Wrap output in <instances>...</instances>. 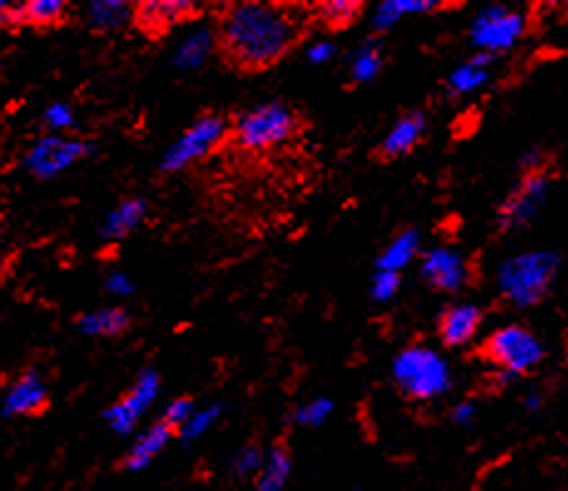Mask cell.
<instances>
[{
    "label": "cell",
    "instance_id": "obj_14",
    "mask_svg": "<svg viewBox=\"0 0 568 491\" xmlns=\"http://www.w3.org/2000/svg\"><path fill=\"white\" fill-rule=\"evenodd\" d=\"M363 13V0H325V3L311 6V23L313 28L328 30V33H341V30L353 28Z\"/></svg>",
    "mask_w": 568,
    "mask_h": 491
},
{
    "label": "cell",
    "instance_id": "obj_8",
    "mask_svg": "<svg viewBox=\"0 0 568 491\" xmlns=\"http://www.w3.org/2000/svg\"><path fill=\"white\" fill-rule=\"evenodd\" d=\"M6 417H40L50 410L48 380L38 368H26L8 385L0 405Z\"/></svg>",
    "mask_w": 568,
    "mask_h": 491
},
{
    "label": "cell",
    "instance_id": "obj_11",
    "mask_svg": "<svg viewBox=\"0 0 568 491\" xmlns=\"http://www.w3.org/2000/svg\"><path fill=\"white\" fill-rule=\"evenodd\" d=\"M154 392H156V378L154 372H142L140 380L134 382V388L122 395L118 402H114L104 417H108V422L112 424V430L118 432H130L134 422L140 420V415L144 412V407L154 400Z\"/></svg>",
    "mask_w": 568,
    "mask_h": 491
},
{
    "label": "cell",
    "instance_id": "obj_6",
    "mask_svg": "<svg viewBox=\"0 0 568 491\" xmlns=\"http://www.w3.org/2000/svg\"><path fill=\"white\" fill-rule=\"evenodd\" d=\"M204 16V8L189 0H142L132 3V25L146 40H164L174 28L194 23Z\"/></svg>",
    "mask_w": 568,
    "mask_h": 491
},
{
    "label": "cell",
    "instance_id": "obj_1",
    "mask_svg": "<svg viewBox=\"0 0 568 491\" xmlns=\"http://www.w3.org/2000/svg\"><path fill=\"white\" fill-rule=\"evenodd\" d=\"M311 30V6L244 0L214 10V50L239 75H261L281 65Z\"/></svg>",
    "mask_w": 568,
    "mask_h": 491
},
{
    "label": "cell",
    "instance_id": "obj_20",
    "mask_svg": "<svg viewBox=\"0 0 568 491\" xmlns=\"http://www.w3.org/2000/svg\"><path fill=\"white\" fill-rule=\"evenodd\" d=\"M192 412H194V397L192 395H184V397H176V400L166 407V412H164V417H162V424L166 427V430H170L174 437H179L182 434V430H184V424H186V420L189 417H192Z\"/></svg>",
    "mask_w": 568,
    "mask_h": 491
},
{
    "label": "cell",
    "instance_id": "obj_13",
    "mask_svg": "<svg viewBox=\"0 0 568 491\" xmlns=\"http://www.w3.org/2000/svg\"><path fill=\"white\" fill-rule=\"evenodd\" d=\"M467 268L469 266L465 260L452 254V250L437 248V250H429L425 256L423 276L435 290H457L469 280Z\"/></svg>",
    "mask_w": 568,
    "mask_h": 491
},
{
    "label": "cell",
    "instance_id": "obj_5",
    "mask_svg": "<svg viewBox=\"0 0 568 491\" xmlns=\"http://www.w3.org/2000/svg\"><path fill=\"white\" fill-rule=\"evenodd\" d=\"M226 124H229V117H224V114H219V112L202 114V117H199L192 127L184 132V137L179 140L176 147L164 156L162 172L184 170L186 164L221 152V142H224Z\"/></svg>",
    "mask_w": 568,
    "mask_h": 491
},
{
    "label": "cell",
    "instance_id": "obj_22",
    "mask_svg": "<svg viewBox=\"0 0 568 491\" xmlns=\"http://www.w3.org/2000/svg\"><path fill=\"white\" fill-rule=\"evenodd\" d=\"M390 8H399V10H435V8H442V3H435V0H429V3H390Z\"/></svg>",
    "mask_w": 568,
    "mask_h": 491
},
{
    "label": "cell",
    "instance_id": "obj_15",
    "mask_svg": "<svg viewBox=\"0 0 568 491\" xmlns=\"http://www.w3.org/2000/svg\"><path fill=\"white\" fill-rule=\"evenodd\" d=\"M75 326L92 338H122L132 328V316L124 308H98L78 316Z\"/></svg>",
    "mask_w": 568,
    "mask_h": 491
},
{
    "label": "cell",
    "instance_id": "obj_3",
    "mask_svg": "<svg viewBox=\"0 0 568 491\" xmlns=\"http://www.w3.org/2000/svg\"><path fill=\"white\" fill-rule=\"evenodd\" d=\"M475 358L494 365L501 372L529 375L541 365L544 348L541 340L529 328L514 323V326H504L489 333L475 348Z\"/></svg>",
    "mask_w": 568,
    "mask_h": 491
},
{
    "label": "cell",
    "instance_id": "obj_19",
    "mask_svg": "<svg viewBox=\"0 0 568 491\" xmlns=\"http://www.w3.org/2000/svg\"><path fill=\"white\" fill-rule=\"evenodd\" d=\"M144 204L142 202H124L110 214L108 224H104V236L108 238H122L128 236L132 228L142 222Z\"/></svg>",
    "mask_w": 568,
    "mask_h": 491
},
{
    "label": "cell",
    "instance_id": "obj_21",
    "mask_svg": "<svg viewBox=\"0 0 568 491\" xmlns=\"http://www.w3.org/2000/svg\"><path fill=\"white\" fill-rule=\"evenodd\" d=\"M43 122L52 132H68L72 130V124H75V117H72V110L68 104L60 102V104H50L43 114Z\"/></svg>",
    "mask_w": 568,
    "mask_h": 491
},
{
    "label": "cell",
    "instance_id": "obj_18",
    "mask_svg": "<svg viewBox=\"0 0 568 491\" xmlns=\"http://www.w3.org/2000/svg\"><path fill=\"white\" fill-rule=\"evenodd\" d=\"M88 23L92 30H100V33H112V30H120L128 23H132V3H118V0H100V3H90L88 10Z\"/></svg>",
    "mask_w": 568,
    "mask_h": 491
},
{
    "label": "cell",
    "instance_id": "obj_12",
    "mask_svg": "<svg viewBox=\"0 0 568 491\" xmlns=\"http://www.w3.org/2000/svg\"><path fill=\"white\" fill-rule=\"evenodd\" d=\"M70 6L65 0H26V3L10 6L8 28H38L50 30L68 20Z\"/></svg>",
    "mask_w": 568,
    "mask_h": 491
},
{
    "label": "cell",
    "instance_id": "obj_9",
    "mask_svg": "<svg viewBox=\"0 0 568 491\" xmlns=\"http://www.w3.org/2000/svg\"><path fill=\"white\" fill-rule=\"evenodd\" d=\"M427 137V120L423 112H405L403 117L395 122V127L390 134L377 144V147L371 152V162L375 164H393L403 156L413 154L423 140Z\"/></svg>",
    "mask_w": 568,
    "mask_h": 491
},
{
    "label": "cell",
    "instance_id": "obj_23",
    "mask_svg": "<svg viewBox=\"0 0 568 491\" xmlns=\"http://www.w3.org/2000/svg\"><path fill=\"white\" fill-rule=\"evenodd\" d=\"M8 10H10V3H3V0H0V30L8 28Z\"/></svg>",
    "mask_w": 568,
    "mask_h": 491
},
{
    "label": "cell",
    "instance_id": "obj_16",
    "mask_svg": "<svg viewBox=\"0 0 568 491\" xmlns=\"http://www.w3.org/2000/svg\"><path fill=\"white\" fill-rule=\"evenodd\" d=\"M549 166L551 164H536V166H531V170L524 172L521 186L507 198V204L501 206L504 222L511 224L514 218H517L524 212L526 204L541 194V186H546V182H549V172H546Z\"/></svg>",
    "mask_w": 568,
    "mask_h": 491
},
{
    "label": "cell",
    "instance_id": "obj_17",
    "mask_svg": "<svg viewBox=\"0 0 568 491\" xmlns=\"http://www.w3.org/2000/svg\"><path fill=\"white\" fill-rule=\"evenodd\" d=\"M174 440V434L166 430L162 422H154L150 430H146L140 440L132 444V449L122 459V467L130 469V472H136V469H142L152 462V459L162 452L166 447V442Z\"/></svg>",
    "mask_w": 568,
    "mask_h": 491
},
{
    "label": "cell",
    "instance_id": "obj_4",
    "mask_svg": "<svg viewBox=\"0 0 568 491\" xmlns=\"http://www.w3.org/2000/svg\"><path fill=\"white\" fill-rule=\"evenodd\" d=\"M447 368L435 352L409 348L395 362V382L407 400H429L447 390Z\"/></svg>",
    "mask_w": 568,
    "mask_h": 491
},
{
    "label": "cell",
    "instance_id": "obj_7",
    "mask_svg": "<svg viewBox=\"0 0 568 491\" xmlns=\"http://www.w3.org/2000/svg\"><path fill=\"white\" fill-rule=\"evenodd\" d=\"M90 154V144L80 140L62 137V134H45L26 154V170L38 180H52V176L70 170L72 164L85 160Z\"/></svg>",
    "mask_w": 568,
    "mask_h": 491
},
{
    "label": "cell",
    "instance_id": "obj_2",
    "mask_svg": "<svg viewBox=\"0 0 568 491\" xmlns=\"http://www.w3.org/2000/svg\"><path fill=\"white\" fill-rule=\"evenodd\" d=\"M308 130V120L301 110L286 102H266L258 108L229 117L221 152H231L244 160H263L283 144L296 142Z\"/></svg>",
    "mask_w": 568,
    "mask_h": 491
},
{
    "label": "cell",
    "instance_id": "obj_10",
    "mask_svg": "<svg viewBox=\"0 0 568 491\" xmlns=\"http://www.w3.org/2000/svg\"><path fill=\"white\" fill-rule=\"evenodd\" d=\"M484 323V310L477 306H447L437 316V338L445 348H462L475 340Z\"/></svg>",
    "mask_w": 568,
    "mask_h": 491
}]
</instances>
